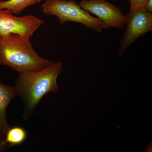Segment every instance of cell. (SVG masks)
<instances>
[{
    "label": "cell",
    "mask_w": 152,
    "mask_h": 152,
    "mask_svg": "<svg viewBox=\"0 0 152 152\" xmlns=\"http://www.w3.org/2000/svg\"><path fill=\"white\" fill-rule=\"evenodd\" d=\"M41 0H0V10H8L13 14H18L30 6L40 3Z\"/></svg>",
    "instance_id": "cell-9"
},
{
    "label": "cell",
    "mask_w": 152,
    "mask_h": 152,
    "mask_svg": "<svg viewBox=\"0 0 152 152\" xmlns=\"http://www.w3.org/2000/svg\"><path fill=\"white\" fill-rule=\"evenodd\" d=\"M27 137V132L23 127L19 126L10 127L6 133L4 142L10 148L21 145Z\"/></svg>",
    "instance_id": "cell-8"
},
{
    "label": "cell",
    "mask_w": 152,
    "mask_h": 152,
    "mask_svg": "<svg viewBox=\"0 0 152 152\" xmlns=\"http://www.w3.org/2000/svg\"><path fill=\"white\" fill-rule=\"evenodd\" d=\"M126 32L120 42L119 56L121 57L136 39L152 31V14L144 8L130 10L125 15Z\"/></svg>",
    "instance_id": "cell-4"
},
{
    "label": "cell",
    "mask_w": 152,
    "mask_h": 152,
    "mask_svg": "<svg viewBox=\"0 0 152 152\" xmlns=\"http://www.w3.org/2000/svg\"><path fill=\"white\" fill-rule=\"evenodd\" d=\"M130 4V10L144 8L148 0H129Z\"/></svg>",
    "instance_id": "cell-10"
},
{
    "label": "cell",
    "mask_w": 152,
    "mask_h": 152,
    "mask_svg": "<svg viewBox=\"0 0 152 152\" xmlns=\"http://www.w3.org/2000/svg\"><path fill=\"white\" fill-rule=\"evenodd\" d=\"M5 134L0 132V152L4 151L10 148L4 142Z\"/></svg>",
    "instance_id": "cell-11"
},
{
    "label": "cell",
    "mask_w": 152,
    "mask_h": 152,
    "mask_svg": "<svg viewBox=\"0 0 152 152\" xmlns=\"http://www.w3.org/2000/svg\"><path fill=\"white\" fill-rule=\"evenodd\" d=\"M53 63L36 53L30 38L15 34L0 37V66H7L20 73L41 70Z\"/></svg>",
    "instance_id": "cell-2"
},
{
    "label": "cell",
    "mask_w": 152,
    "mask_h": 152,
    "mask_svg": "<svg viewBox=\"0 0 152 152\" xmlns=\"http://www.w3.org/2000/svg\"><path fill=\"white\" fill-rule=\"evenodd\" d=\"M82 9L100 19L103 29L125 27V15L118 7L105 0H82L78 3Z\"/></svg>",
    "instance_id": "cell-6"
},
{
    "label": "cell",
    "mask_w": 152,
    "mask_h": 152,
    "mask_svg": "<svg viewBox=\"0 0 152 152\" xmlns=\"http://www.w3.org/2000/svg\"><path fill=\"white\" fill-rule=\"evenodd\" d=\"M63 63L53 62L48 67L39 71L20 73L15 80L17 96L20 98L23 106V118L29 119L45 95L57 92L58 76L62 72Z\"/></svg>",
    "instance_id": "cell-1"
},
{
    "label": "cell",
    "mask_w": 152,
    "mask_h": 152,
    "mask_svg": "<svg viewBox=\"0 0 152 152\" xmlns=\"http://www.w3.org/2000/svg\"><path fill=\"white\" fill-rule=\"evenodd\" d=\"M144 9L147 12H152V0H148L144 7Z\"/></svg>",
    "instance_id": "cell-12"
},
{
    "label": "cell",
    "mask_w": 152,
    "mask_h": 152,
    "mask_svg": "<svg viewBox=\"0 0 152 152\" xmlns=\"http://www.w3.org/2000/svg\"><path fill=\"white\" fill-rule=\"evenodd\" d=\"M42 9L46 15L56 16L60 24L66 22H76L99 33L103 29L100 19L90 15L74 0H45Z\"/></svg>",
    "instance_id": "cell-3"
},
{
    "label": "cell",
    "mask_w": 152,
    "mask_h": 152,
    "mask_svg": "<svg viewBox=\"0 0 152 152\" xmlns=\"http://www.w3.org/2000/svg\"><path fill=\"white\" fill-rule=\"evenodd\" d=\"M43 24L42 20L34 15L16 17L9 10H0V37L15 34L30 38Z\"/></svg>",
    "instance_id": "cell-5"
},
{
    "label": "cell",
    "mask_w": 152,
    "mask_h": 152,
    "mask_svg": "<svg viewBox=\"0 0 152 152\" xmlns=\"http://www.w3.org/2000/svg\"><path fill=\"white\" fill-rule=\"evenodd\" d=\"M17 97L16 88L4 85L0 79V132L6 134L10 128L6 116L7 108L11 101Z\"/></svg>",
    "instance_id": "cell-7"
}]
</instances>
